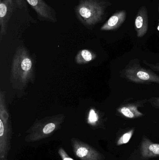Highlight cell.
<instances>
[{"label": "cell", "instance_id": "cell-11", "mask_svg": "<svg viewBox=\"0 0 159 160\" xmlns=\"http://www.w3.org/2000/svg\"><path fill=\"white\" fill-rule=\"evenodd\" d=\"M134 132V128H133L130 129L128 131L124 132L118 140L117 145L118 146H120L129 142L132 137Z\"/></svg>", "mask_w": 159, "mask_h": 160}, {"label": "cell", "instance_id": "cell-17", "mask_svg": "<svg viewBox=\"0 0 159 160\" xmlns=\"http://www.w3.org/2000/svg\"><path fill=\"white\" fill-rule=\"evenodd\" d=\"M156 109H158V110H159V106H158V107H157V108H156Z\"/></svg>", "mask_w": 159, "mask_h": 160}, {"label": "cell", "instance_id": "cell-16", "mask_svg": "<svg viewBox=\"0 0 159 160\" xmlns=\"http://www.w3.org/2000/svg\"><path fill=\"white\" fill-rule=\"evenodd\" d=\"M157 30L158 31H159V19L158 21V26H157Z\"/></svg>", "mask_w": 159, "mask_h": 160}, {"label": "cell", "instance_id": "cell-8", "mask_svg": "<svg viewBox=\"0 0 159 160\" xmlns=\"http://www.w3.org/2000/svg\"><path fill=\"white\" fill-rule=\"evenodd\" d=\"M32 63L30 59L24 56L20 60L16 62L14 65V74L16 76H19L21 79H27L31 70Z\"/></svg>", "mask_w": 159, "mask_h": 160}, {"label": "cell", "instance_id": "cell-13", "mask_svg": "<svg viewBox=\"0 0 159 160\" xmlns=\"http://www.w3.org/2000/svg\"><path fill=\"white\" fill-rule=\"evenodd\" d=\"M143 63L145 65L155 72H159V62H157V63L153 64L149 62L147 60H144L143 61Z\"/></svg>", "mask_w": 159, "mask_h": 160}, {"label": "cell", "instance_id": "cell-5", "mask_svg": "<svg viewBox=\"0 0 159 160\" xmlns=\"http://www.w3.org/2000/svg\"><path fill=\"white\" fill-rule=\"evenodd\" d=\"M74 155L81 160H103V156L91 146L80 140H71Z\"/></svg>", "mask_w": 159, "mask_h": 160}, {"label": "cell", "instance_id": "cell-3", "mask_svg": "<svg viewBox=\"0 0 159 160\" xmlns=\"http://www.w3.org/2000/svg\"><path fill=\"white\" fill-rule=\"evenodd\" d=\"M147 102V98L134 100L133 98H128L124 100L116 108V114L128 119H135L143 117L144 114L139 110V108L144 107L145 104Z\"/></svg>", "mask_w": 159, "mask_h": 160}, {"label": "cell", "instance_id": "cell-15", "mask_svg": "<svg viewBox=\"0 0 159 160\" xmlns=\"http://www.w3.org/2000/svg\"><path fill=\"white\" fill-rule=\"evenodd\" d=\"M148 102L154 108H156L159 106V97H154L148 99Z\"/></svg>", "mask_w": 159, "mask_h": 160}, {"label": "cell", "instance_id": "cell-9", "mask_svg": "<svg viewBox=\"0 0 159 160\" xmlns=\"http://www.w3.org/2000/svg\"><path fill=\"white\" fill-rule=\"evenodd\" d=\"M141 153L144 158L159 157V144L154 143L143 136L141 143Z\"/></svg>", "mask_w": 159, "mask_h": 160}, {"label": "cell", "instance_id": "cell-2", "mask_svg": "<svg viewBox=\"0 0 159 160\" xmlns=\"http://www.w3.org/2000/svg\"><path fill=\"white\" fill-rule=\"evenodd\" d=\"M120 78L141 84H159V76L151 69L143 67L137 58L131 60L119 71Z\"/></svg>", "mask_w": 159, "mask_h": 160}, {"label": "cell", "instance_id": "cell-14", "mask_svg": "<svg viewBox=\"0 0 159 160\" xmlns=\"http://www.w3.org/2000/svg\"><path fill=\"white\" fill-rule=\"evenodd\" d=\"M58 153L62 160H74L67 155L66 152L64 151V149L62 148L59 149Z\"/></svg>", "mask_w": 159, "mask_h": 160}, {"label": "cell", "instance_id": "cell-10", "mask_svg": "<svg viewBox=\"0 0 159 160\" xmlns=\"http://www.w3.org/2000/svg\"><path fill=\"white\" fill-rule=\"evenodd\" d=\"M95 58V55L87 50L81 51L77 55V62L78 63H85L91 61Z\"/></svg>", "mask_w": 159, "mask_h": 160}, {"label": "cell", "instance_id": "cell-12", "mask_svg": "<svg viewBox=\"0 0 159 160\" xmlns=\"http://www.w3.org/2000/svg\"><path fill=\"white\" fill-rule=\"evenodd\" d=\"M99 120V116L94 110L91 109L89 112L88 117V121L90 124L95 125Z\"/></svg>", "mask_w": 159, "mask_h": 160}, {"label": "cell", "instance_id": "cell-4", "mask_svg": "<svg viewBox=\"0 0 159 160\" xmlns=\"http://www.w3.org/2000/svg\"><path fill=\"white\" fill-rule=\"evenodd\" d=\"M37 15V19L41 21L57 22V12L55 9L44 0H26Z\"/></svg>", "mask_w": 159, "mask_h": 160}, {"label": "cell", "instance_id": "cell-1", "mask_svg": "<svg viewBox=\"0 0 159 160\" xmlns=\"http://www.w3.org/2000/svg\"><path fill=\"white\" fill-rule=\"evenodd\" d=\"M110 5L107 0H78L74 8L76 17L86 28L92 30L102 21Z\"/></svg>", "mask_w": 159, "mask_h": 160}, {"label": "cell", "instance_id": "cell-18", "mask_svg": "<svg viewBox=\"0 0 159 160\" xmlns=\"http://www.w3.org/2000/svg\"></svg>", "mask_w": 159, "mask_h": 160}, {"label": "cell", "instance_id": "cell-7", "mask_svg": "<svg viewBox=\"0 0 159 160\" xmlns=\"http://www.w3.org/2000/svg\"><path fill=\"white\" fill-rule=\"evenodd\" d=\"M126 10H120L113 14L101 26V31H114L120 27L126 20Z\"/></svg>", "mask_w": 159, "mask_h": 160}, {"label": "cell", "instance_id": "cell-6", "mask_svg": "<svg viewBox=\"0 0 159 160\" xmlns=\"http://www.w3.org/2000/svg\"><path fill=\"white\" fill-rule=\"evenodd\" d=\"M135 29L137 37L145 35L148 29V18L147 9L144 6L139 9L135 20Z\"/></svg>", "mask_w": 159, "mask_h": 160}]
</instances>
